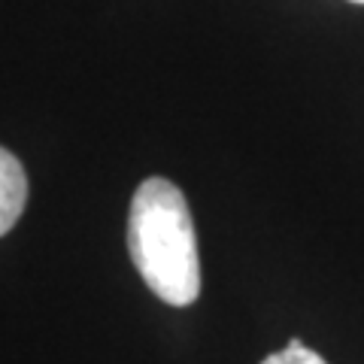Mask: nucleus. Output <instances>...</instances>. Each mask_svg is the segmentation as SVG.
Here are the masks:
<instances>
[{
    "instance_id": "obj_1",
    "label": "nucleus",
    "mask_w": 364,
    "mask_h": 364,
    "mask_svg": "<svg viewBox=\"0 0 364 364\" xmlns=\"http://www.w3.org/2000/svg\"><path fill=\"white\" fill-rule=\"evenodd\" d=\"M128 252L155 298L188 306L200 294V255L186 195L164 176H149L128 210Z\"/></svg>"
},
{
    "instance_id": "obj_2",
    "label": "nucleus",
    "mask_w": 364,
    "mask_h": 364,
    "mask_svg": "<svg viewBox=\"0 0 364 364\" xmlns=\"http://www.w3.org/2000/svg\"><path fill=\"white\" fill-rule=\"evenodd\" d=\"M28 200V176L21 161L0 146V237L13 231Z\"/></svg>"
},
{
    "instance_id": "obj_3",
    "label": "nucleus",
    "mask_w": 364,
    "mask_h": 364,
    "mask_svg": "<svg viewBox=\"0 0 364 364\" xmlns=\"http://www.w3.org/2000/svg\"><path fill=\"white\" fill-rule=\"evenodd\" d=\"M261 364H328V361L310 346H304L301 340H289V346H282L279 352H270Z\"/></svg>"
},
{
    "instance_id": "obj_4",
    "label": "nucleus",
    "mask_w": 364,
    "mask_h": 364,
    "mask_svg": "<svg viewBox=\"0 0 364 364\" xmlns=\"http://www.w3.org/2000/svg\"><path fill=\"white\" fill-rule=\"evenodd\" d=\"M352 4H364V0H352Z\"/></svg>"
}]
</instances>
